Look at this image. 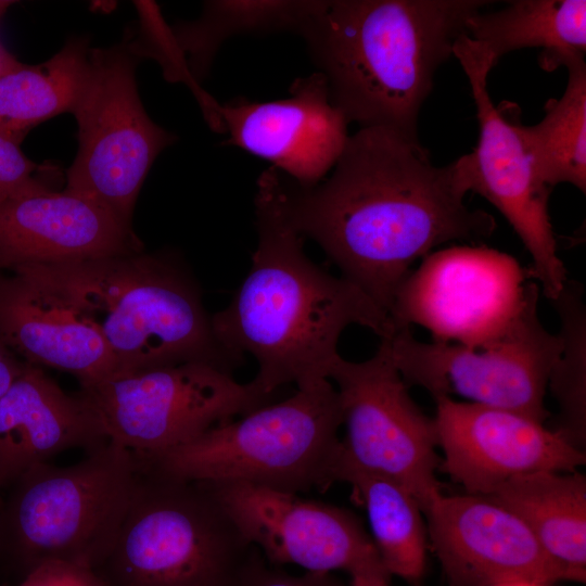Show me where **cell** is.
Masks as SVG:
<instances>
[{"label": "cell", "mask_w": 586, "mask_h": 586, "mask_svg": "<svg viewBox=\"0 0 586 586\" xmlns=\"http://www.w3.org/2000/svg\"><path fill=\"white\" fill-rule=\"evenodd\" d=\"M528 278L517 259L487 246L436 250L402 282L388 317L395 331L419 326L435 342L477 346L517 316Z\"/></svg>", "instance_id": "obj_13"}, {"label": "cell", "mask_w": 586, "mask_h": 586, "mask_svg": "<svg viewBox=\"0 0 586 586\" xmlns=\"http://www.w3.org/2000/svg\"><path fill=\"white\" fill-rule=\"evenodd\" d=\"M60 169L29 160L21 144L0 132V200L38 188H52Z\"/></svg>", "instance_id": "obj_29"}, {"label": "cell", "mask_w": 586, "mask_h": 586, "mask_svg": "<svg viewBox=\"0 0 586 586\" xmlns=\"http://www.w3.org/2000/svg\"><path fill=\"white\" fill-rule=\"evenodd\" d=\"M106 441L81 393L67 394L40 367L25 362L0 397V487L63 450Z\"/></svg>", "instance_id": "obj_20"}, {"label": "cell", "mask_w": 586, "mask_h": 586, "mask_svg": "<svg viewBox=\"0 0 586 586\" xmlns=\"http://www.w3.org/2000/svg\"><path fill=\"white\" fill-rule=\"evenodd\" d=\"M423 513L447 586L573 582L514 513L486 496L442 492Z\"/></svg>", "instance_id": "obj_16"}, {"label": "cell", "mask_w": 586, "mask_h": 586, "mask_svg": "<svg viewBox=\"0 0 586 586\" xmlns=\"http://www.w3.org/2000/svg\"><path fill=\"white\" fill-rule=\"evenodd\" d=\"M279 179L270 167L257 180V246L250 271L229 305L212 316L219 342L255 358L253 381L272 396L290 383L303 388L330 380L347 327L368 328L380 340L395 332L388 315L360 288L308 258L305 238L280 207Z\"/></svg>", "instance_id": "obj_2"}, {"label": "cell", "mask_w": 586, "mask_h": 586, "mask_svg": "<svg viewBox=\"0 0 586 586\" xmlns=\"http://www.w3.org/2000/svg\"><path fill=\"white\" fill-rule=\"evenodd\" d=\"M495 12L473 13L466 34L479 42L495 64L505 54L540 48L538 64L546 72L585 61V0H517Z\"/></svg>", "instance_id": "obj_22"}, {"label": "cell", "mask_w": 586, "mask_h": 586, "mask_svg": "<svg viewBox=\"0 0 586 586\" xmlns=\"http://www.w3.org/2000/svg\"><path fill=\"white\" fill-rule=\"evenodd\" d=\"M333 168L310 188L280 174V207L387 315L418 259L450 241L488 239L496 229L491 214L466 205L460 157L436 166L418 137L359 128Z\"/></svg>", "instance_id": "obj_1"}, {"label": "cell", "mask_w": 586, "mask_h": 586, "mask_svg": "<svg viewBox=\"0 0 586 586\" xmlns=\"http://www.w3.org/2000/svg\"><path fill=\"white\" fill-rule=\"evenodd\" d=\"M434 400L440 468L468 494L487 496L515 476L574 472L586 462L584 450L525 415L451 397Z\"/></svg>", "instance_id": "obj_15"}, {"label": "cell", "mask_w": 586, "mask_h": 586, "mask_svg": "<svg viewBox=\"0 0 586 586\" xmlns=\"http://www.w3.org/2000/svg\"><path fill=\"white\" fill-rule=\"evenodd\" d=\"M391 576L385 573H364L352 576L351 586H390Z\"/></svg>", "instance_id": "obj_34"}, {"label": "cell", "mask_w": 586, "mask_h": 586, "mask_svg": "<svg viewBox=\"0 0 586 586\" xmlns=\"http://www.w3.org/2000/svg\"><path fill=\"white\" fill-rule=\"evenodd\" d=\"M486 497L514 513L572 576L586 577V477L537 471L510 479Z\"/></svg>", "instance_id": "obj_21"}, {"label": "cell", "mask_w": 586, "mask_h": 586, "mask_svg": "<svg viewBox=\"0 0 586 586\" xmlns=\"http://www.w3.org/2000/svg\"><path fill=\"white\" fill-rule=\"evenodd\" d=\"M495 586H545V585L534 584V583H524V582H514V583L499 584Z\"/></svg>", "instance_id": "obj_35"}, {"label": "cell", "mask_w": 586, "mask_h": 586, "mask_svg": "<svg viewBox=\"0 0 586 586\" xmlns=\"http://www.w3.org/2000/svg\"><path fill=\"white\" fill-rule=\"evenodd\" d=\"M539 294L538 284L531 281L509 326L477 346L421 342L410 329L396 330L383 340L407 385H418L433 398L457 395L545 423L550 417L545 396L562 342L539 318Z\"/></svg>", "instance_id": "obj_8"}, {"label": "cell", "mask_w": 586, "mask_h": 586, "mask_svg": "<svg viewBox=\"0 0 586 586\" xmlns=\"http://www.w3.org/2000/svg\"><path fill=\"white\" fill-rule=\"evenodd\" d=\"M12 4L13 1L0 0V24ZM17 63L18 61L12 53L9 52L0 37V76L14 67Z\"/></svg>", "instance_id": "obj_33"}, {"label": "cell", "mask_w": 586, "mask_h": 586, "mask_svg": "<svg viewBox=\"0 0 586 586\" xmlns=\"http://www.w3.org/2000/svg\"><path fill=\"white\" fill-rule=\"evenodd\" d=\"M107 441L150 458L270 404L252 380L204 362L116 372L81 387Z\"/></svg>", "instance_id": "obj_9"}, {"label": "cell", "mask_w": 586, "mask_h": 586, "mask_svg": "<svg viewBox=\"0 0 586 586\" xmlns=\"http://www.w3.org/2000/svg\"><path fill=\"white\" fill-rule=\"evenodd\" d=\"M203 484L270 564L388 574L371 536L346 509L249 483Z\"/></svg>", "instance_id": "obj_14"}, {"label": "cell", "mask_w": 586, "mask_h": 586, "mask_svg": "<svg viewBox=\"0 0 586 586\" xmlns=\"http://www.w3.org/2000/svg\"><path fill=\"white\" fill-rule=\"evenodd\" d=\"M253 549L205 484L140 468L114 543L93 570L107 586H240Z\"/></svg>", "instance_id": "obj_6"}, {"label": "cell", "mask_w": 586, "mask_h": 586, "mask_svg": "<svg viewBox=\"0 0 586 586\" xmlns=\"http://www.w3.org/2000/svg\"><path fill=\"white\" fill-rule=\"evenodd\" d=\"M140 249L132 229L97 203L52 188L0 200V270L93 259Z\"/></svg>", "instance_id": "obj_18"}, {"label": "cell", "mask_w": 586, "mask_h": 586, "mask_svg": "<svg viewBox=\"0 0 586 586\" xmlns=\"http://www.w3.org/2000/svg\"><path fill=\"white\" fill-rule=\"evenodd\" d=\"M137 59L128 40L91 48L88 80L73 112L78 151L65 173V191L97 203L129 229L148 173L176 140L143 107Z\"/></svg>", "instance_id": "obj_10"}, {"label": "cell", "mask_w": 586, "mask_h": 586, "mask_svg": "<svg viewBox=\"0 0 586 586\" xmlns=\"http://www.w3.org/2000/svg\"><path fill=\"white\" fill-rule=\"evenodd\" d=\"M337 482L351 485L365 508L371 538L387 573L418 584L426 564L428 530L422 508L404 485L341 461Z\"/></svg>", "instance_id": "obj_24"}, {"label": "cell", "mask_w": 586, "mask_h": 586, "mask_svg": "<svg viewBox=\"0 0 586 586\" xmlns=\"http://www.w3.org/2000/svg\"><path fill=\"white\" fill-rule=\"evenodd\" d=\"M140 39L131 41L129 47L139 58L146 55L158 61L164 75L170 81L186 84L193 92L208 126L217 132L225 133L220 117V104L215 101L193 76L187 56L155 4L141 2Z\"/></svg>", "instance_id": "obj_28"}, {"label": "cell", "mask_w": 586, "mask_h": 586, "mask_svg": "<svg viewBox=\"0 0 586 586\" xmlns=\"http://www.w3.org/2000/svg\"><path fill=\"white\" fill-rule=\"evenodd\" d=\"M341 426L336 388L324 380L161 455L136 458L144 471L187 482L326 491L337 482Z\"/></svg>", "instance_id": "obj_5"}, {"label": "cell", "mask_w": 586, "mask_h": 586, "mask_svg": "<svg viewBox=\"0 0 586 586\" xmlns=\"http://www.w3.org/2000/svg\"><path fill=\"white\" fill-rule=\"evenodd\" d=\"M17 586H107L90 566L65 560H44L30 568Z\"/></svg>", "instance_id": "obj_31"}, {"label": "cell", "mask_w": 586, "mask_h": 586, "mask_svg": "<svg viewBox=\"0 0 586 586\" xmlns=\"http://www.w3.org/2000/svg\"><path fill=\"white\" fill-rule=\"evenodd\" d=\"M240 586H344L328 572H306L292 575L273 564L267 563L259 550L254 547L244 569Z\"/></svg>", "instance_id": "obj_30"}, {"label": "cell", "mask_w": 586, "mask_h": 586, "mask_svg": "<svg viewBox=\"0 0 586 586\" xmlns=\"http://www.w3.org/2000/svg\"><path fill=\"white\" fill-rule=\"evenodd\" d=\"M322 0H219L205 2L193 22L171 27L199 81L229 38L243 34L294 31L304 37L324 7Z\"/></svg>", "instance_id": "obj_25"}, {"label": "cell", "mask_w": 586, "mask_h": 586, "mask_svg": "<svg viewBox=\"0 0 586 586\" xmlns=\"http://www.w3.org/2000/svg\"><path fill=\"white\" fill-rule=\"evenodd\" d=\"M220 117L226 144L270 162L303 188L326 179L349 138V123L332 103L321 72L295 79L285 99L234 98L220 106Z\"/></svg>", "instance_id": "obj_17"}, {"label": "cell", "mask_w": 586, "mask_h": 586, "mask_svg": "<svg viewBox=\"0 0 586 586\" xmlns=\"http://www.w3.org/2000/svg\"><path fill=\"white\" fill-rule=\"evenodd\" d=\"M563 94L549 99L544 118L533 126L520 125V133L540 179L551 189L571 183L586 191V64L566 67Z\"/></svg>", "instance_id": "obj_26"}, {"label": "cell", "mask_w": 586, "mask_h": 586, "mask_svg": "<svg viewBox=\"0 0 586 586\" xmlns=\"http://www.w3.org/2000/svg\"><path fill=\"white\" fill-rule=\"evenodd\" d=\"M453 56L469 80L480 128L475 149L460 156L469 191L486 199L513 228L532 257L531 278L551 302L568 281L548 209L552 189L538 176L521 137L519 107L492 101L487 76L496 64L488 53L464 33Z\"/></svg>", "instance_id": "obj_11"}, {"label": "cell", "mask_w": 586, "mask_h": 586, "mask_svg": "<svg viewBox=\"0 0 586 586\" xmlns=\"http://www.w3.org/2000/svg\"><path fill=\"white\" fill-rule=\"evenodd\" d=\"M25 361L16 356L0 339V397L21 374Z\"/></svg>", "instance_id": "obj_32"}, {"label": "cell", "mask_w": 586, "mask_h": 586, "mask_svg": "<svg viewBox=\"0 0 586 586\" xmlns=\"http://www.w3.org/2000/svg\"><path fill=\"white\" fill-rule=\"evenodd\" d=\"M11 272L43 285L87 321L117 372L204 361L232 373L244 361L219 342L199 285L169 254L137 250Z\"/></svg>", "instance_id": "obj_4"}, {"label": "cell", "mask_w": 586, "mask_h": 586, "mask_svg": "<svg viewBox=\"0 0 586 586\" xmlns=\"http://www.w3.org/2000/svg\"><path fill=\"white\" fill-rule=\"evenodd\" d=\"M0 339L23 361L68 372L81 387L117 372L100 334L60 296L20 272L0 275Z\"/></svg>", "instance_id": "obj_19"}, {"label": "cell", "mask_w": 586, "mask_h": 586, "mask_svg": "<svg viewBox=\"0 0 586 586\" xmlns=\"http://www.w3.org/2000/svg\"><path fill=\"white\" fill-rule=\"evenodd\" d=\"M89 40L72 38L48 61L0 76V132L17 143L39 124L74 112L90 68Z\"/></svg>", "instance_id": "obj_23"}, {"label": "cell", "mask_w": 586, "mask_h": 586, "mask_svg": "<svg viewBox=\"0 0 586 586\" xmlns=\"http://www.w3.org/2000/svg\"><path fill=\"white\" fill-rule=\"evenodd\" d=\"M140 479L135 455L106 441L68 467L36 464L15 481L8 524L28 570L44 560L95 569L107 555Z\"/></svg>", "instance_id": "obj_7"}, {"label": "cell", "mask_w": 586, "mask_h": 586, "mask_svg": "<svg viewBox=\"0 0 586 586\" xmlns=\"http://www.w3.org/2000/svg\"><path fill=\"white\" fill-rule=\"evenodd\" d=\"M559 318L562 346L548 388L559 407L550 428L574 447L586 444V306L581 283L569 280L551 301Z\"/></svg>", "instance_id": "obj_27"}, {"label": "cell", "mask_w": 586, "mask_h": 586, "mask_svg": "<svg viewBox=\"0 0 586 586\" xmlns=\"http://www.w3.org/2000/svg\"><path fill=\"white\" fill-rule=\"evenodd\" d=\"M330 380L345 426L341 461L404 485L424 512L442 493L434 421L411 398L386 341L367 360L340 357Z\"/></svg>", "instance_id": "obj_12"}, {"label": "cell", "mask_w": 586, "mask_h": 586, "mask_svg": "<svg viewBox=\"0 0 586 586\" xmlns=\"http://www.w3.org/2000/svg\"><path fill=\"white\" fill-rule=\"evenodd\" d=\"M486 0L326 1L304 38L348 123L418 137L437 68Z\"/></svg>", "instance_id": "obj_3"}]
</instances>
